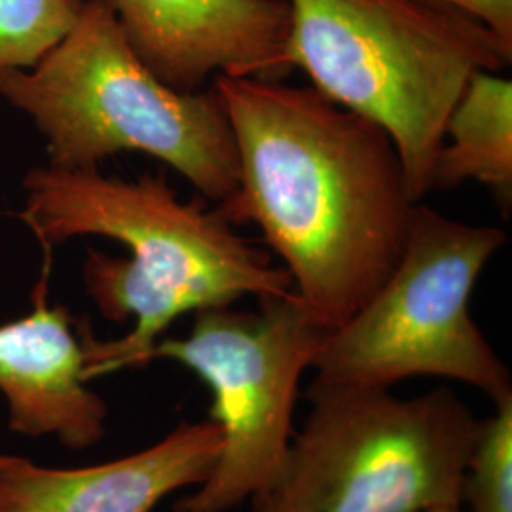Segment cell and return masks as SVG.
<instances>
[{"instance_id": "cell-1", "label": "cell", "mask_w": 512, "mask_h": 512, "mask_svg": "<svg viewBox=\"0 0 512 512\" xmlns=\"http://www.w3.org/2000/svg\"><path fill=\"white\" fill-rule=\"evenodd\" d=\"M234 131L236 196L215 205L256 224L323 327H342L404 253L414 209L403 162L382 126L311 86L213 78Z\"/></svg>"}, {"instance_id": "cell-2", "label": "cell", "mask_w": 512, "mask_h": 512, "mask_svg": "<svg viewBox=\"0 0 512 512\" xmlns=\"http://www.w3.org/2000/svg\"><path fill=\"white\" fill-rule=\"evenodd\" d=\"M18 217L44 245L101 236L129 256L90 251L84 283L110 321L133 319L118 340L101 342L84 330L86 380L150 365L165 330L186 313L228 308L243 296L294 293L293 279L272 256L241 238L215 205L181 202L164 177L110 179L99 169H33L25 177Z\"/></svg>"}, {"instance_id": "cell-3", "label": "cell", "mask_w": 512, "mask_h": 512, "mask_svg": "<svg viewBox=\"0 0 512 512\" xmlns=\"http://www.w3.org/2000/svg\"><path fill=\"white\" fill-rule=\"evenodd\" d=\"M0 95L33 120L48 165L86 171L120 152H145L213 205L238 192L236 139L219 95L158 80L110 0H86L73 31L37 67L0 74Z\"/></svg>"}, {"instance_id": "cell-4", "label": "cell", "mask_w": 512, "mask_h": 512, "mask_svg": "<svg viewBox=\"0 0 512 512\" xmlns=\"http://www.w3.org/2000/svg\"><path fill=\"white\" fill-rule=\"evenodd\" d=\"M287 2V67L389 133L420 203L433 190L444 126L469 78L511 67L512 48L475 18L423 0Z\"/></svg>"}, {"instance_id": "cell-5", "label": "cell", "mask_w": 512, "mask_h": 512, "mask_svg": "<svg viewBox=\"0 0 512 512\" xmlns=\"http://www.w3.org/2000/svg\"><path fill=\"white\" fill-rule=\"evenodd\" d=\"M311 410L251 512H427L463 503L480 421L448 389L399 399L389 389L313 382Z\"/></svg>"}, {"instance_id": "cell-6", "label": "cell", "mask_w": 512, "mask_h": 512, "mask_svg": "<svg viewBox=\"0 0 512 512\" xmlns=\"http://www.w3.org/2000/svg\"><path fill=\"white\" fill-rule=\"evenodd\" d=\"M507 243L416 205L403 256L361 310L330 330L311 368L319 384L389 389L416 376L473 385L494 403L512 397L511 372L476 327L469 300L490 258Z\"/></svg>"}, {"instance_id": "cell-7", "label": "cell", "mask_w": 512, "mask_h": 512, "mask_svg": "<svg viewBox=\"0 0 512 512\" xmlns=\"http://www.w3.org/2000/svg\"><path fill=\"white\" fill-rule=\"evenodd\" d=\"M327 332L289 293L262 296L253 311H198L184 338L158 340L148 363L175 361L205 382L224 439L211 475L175 512L230 511L274 482L293 440L298 385Z\"/></svg>"}, {"instance_id": "cell-8", "label": "cell", "mask_w": 512, "mask_h": 512, "mask_svg": "<svg viewBox=\"0 0 512 512\" xmlns=\"http://www.w3.org/2000/svg\"><path fill=\"white\" fill-rule=\"evenodd\" d=\"M131 48L158 80L200 92L217 74L281 80L287 0H110Z\"/></svg>"}, {"instance_id": "cell-9", "label": "cell", "mask_w": 512, "mask_h": 512, "mask_svg": "<svg viewBox=\"0 0 512 512\" xmlns=\"http://www.w3.org/2000/svg\"><path fill=\"white\" fill-rule=\"evenodd\" d=\"M213 420L179 423L145 450L107 463L55 469L0 452V512H152L165 497L200 486L222 450Z\"/></svg>"}, {"instance_id": "cell-10", "label": "cell", "mask_w": 512, "mask_h": 512, "mask_svg": "<svg viewBox=\"0 0 512 512\" xmlns=\"http://www.w3.org/2000/svg\"><path fill=\"white\" fill-rule=\"evenodd\" d=\"M46 294L40 283L33 310L0 325V393L12 431L84 450L103 439L109 408L88 387L82 336L71 313L50 306Z\"/></svg>"}, {"instance_id": "cell-11", "label": "cell", "mask_w": 512, "mask_h": 512, "mask_svg": "<svg viewBox=\"0 0 512 512\" xmlns=\"http://www.w3.org/2000/svg\"><path fill=\"white\" fill-rule=\"evenodd\" d=\"M467 181L490 188L503 209L511 207L512 82L499 73L473 74L444 126L433 190Z\"/></svg>"}, {"instance_id": "cell-12", "label": "cell", "mask_w": 512, "mask_h": 512, "mask_svg": "<svg viewBox=\"0 0 512 512\" xmlns=\"http://www.w3.org/2000/svg\"><path fill=\"white\" fill-rule=\"evenodd\" d=\"M86 0H0V74L29 71L73 31Z\"/></svg>"}, {"instance_id": "cell-13", "label": "cell", "mask_w": 512, "mask_h": 512, "mask_svg": "<svg viewBox=\"0 0 512 512\" xmlns=\"http://www.w3.org/2000/svg\"><path fill=\"white\" fill-rule=\"evenodd\" d=\"M463 501L469 512H512V397L480 421L467 463Z\"/></svg>"}, {"instance_id": "cell-14", "label": "cell", "mask_w": 512, "mask_h": 512, "mask_svg": "<svg viewBox=\"0 0 512 512\" xmlns=\"http://www.w3.org/2000/svg\"><path fill=\"white\" fill-rule=\"evenodd\" d=\"M463 12L488 27L505 46L512 48V0H423Z\"/></svg>"}, {"instance_id": "cell-15", "label": "cell", "mask_w": 512, "mask_h": 512, "mask_svg": "<svg viewBox=\"0 0 512 512\" xmlns=\"http://www.w3.org/2000/svg\"><path fill=\"white\" fill-rule=\"evenodd\" d=\"M427 512H463L459 507H442V509H433V511Z\"/></svg>"}]
</instances>
